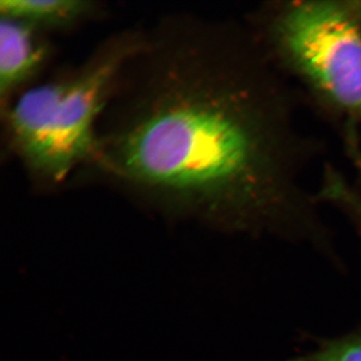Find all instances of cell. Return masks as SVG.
Listing matches in <instances>:
<instances>
[{"label": "cell", "instance_id": "obj_1", "mask_svg": "<svg viewBox=\"0 0 361 361\" xmlns=\"http://www.w3.org/2000/svg\"><path fill=\"white\" fill-rule=\"evenodd\" d=\"M254 30H227L169 73L104 149L123 179L184 197L249 233L319 236L313 144Z\"/></svg>", "mask_w": 361, "mask_h": 361}, {"label": "cell", "instance_id": "obj_5", "mask_svg": "<svg viewBox=\"0 0 361 361\" xmlns=\"http://www.w3.org/2000/svg\"><path fill=\"white\" fill-rule=\"evenodd\" d=\"M94 11V4L84 0H1L4 18L23 21L39 28H59L73 25Z\"/></svg>", "mask_w": 361, "mask_h": 361}, {"label": "cell", "instance_id": "obj_8", "mask_svg": "<svg viewBox=\"0 0 361 361\" xmlns=\"http://www.w3.org/2000/svg\"><path fill=\"white\" fill-rule=\"evenodd\" d=\"M346 2H348L349 8L355 14L356 20H357L361 26V0H355V1L353 0H348Z\"/></svg>", "mask_w": 361, "mask_h": 361}, {"label": "cell", "instance_id": "obj_3", "mask_svg": "<svg viewBox=\"0 0 361 361\" xmlns=\"http://www.w3.org/2000/svg\"><path fill=\"white\" fill-rule=\"evenodd\" d=\"M127 54L108 52L77 75L32 87L18 99L9 130L35 172L61 182L96 151L94 125Z\"/></svg>", "mask_w": 361, "mask_h": 361}, {"label": "cell", "instance_id": "obj_2", "mask_svg": "<svg viewBox=\"0 0 361 361\" xmlns=\"http://www.w3.org/2000/svg\"><path fill=\"white\" fill-rule=\"evenodd\" d=\"M254 28L282 73L361 134V26L345 0L278 2Z\"/></svg>", "mask_w": 361, "mask_h": 361}, {"label": "cell", "instance_id": "obj_4", "mask_svg": "<svg viewBox=\"0 0 361 361\" xmlns=\"http://www.w3.org/2000/svg\"><path fill=\"white\" fill-rule=\"evenodd\" d=\"M32 25L1 16L0 94L4 99L37 73L45 58L44 45Z\"/></svg>", "mask_w": 361, "mask_h": 361}, {"label": "cell", "instance_id": "obj_6", "mask_svg": "<svg viewBox=\"0 0 361 361\" xmlns=\"http://www.w3.org/2000/svg\"><path fill=\"white\" fill-rule=\"evenodd\" d=\"M351 161L357 174L358 184L351 183L332 166H325L317 198L341 210L361 235V153L356 154Z\"/></svg>", "mask_w": 361, "mask_h": 361}, {"label": "cell", "instance_id": "obj_7", "mask_svg": "<svg viewBox=\"0 0 361 361\" xmlns=\"http://www.w3.org/2000/svg\"><path fill=\"white\" fill-rule=\"evenodd\" d=\"M291 361H361V329L323 342L312 353Z\"/></svg>", "mask_w": 361, "mask_h": 361}]
</instances>
